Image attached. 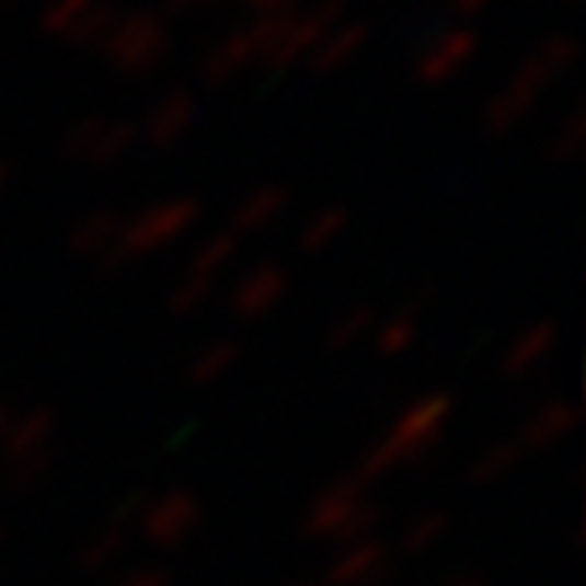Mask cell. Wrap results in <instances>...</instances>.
Listing matches in <instances>:
<instances>
[{"label": "cell", "mask_w": 586, "mask_h": 586, "mask_svg": "<svg viewBox=\"0 0 586 586\" xmlns=\"http://www.w3.org/2000/svg\"><path fill=\"white\" fill-rule=\"evenodd\" d=\"M452 412H457V395H452V391H424V395L407 403V407L391 420V428L367 448V457L358 460L355 476L367 481V485H375V481H383L391 472L415 464L420 457H428L432 448H436V440L444 436V428L452 424Z\"/></svg>", "instance_id": "obj_1"}, {"label": "cell", "mask_w": 586, "mask_h": 586, "mask_svg": "<svg viewBox=\"0 0 586 586\" xmlns=\"http://www.w3.org/2000/svg\"><path fill=\"white\" fill-rule=\"evenodd\" d=\"M574 58H578V45H574L571 37H562V33L545 37L542 45H533V54H529V58L501 82L497 94L489 99L485 115H481L485 135H509V130L521 127V123L538 111V102H542L545 90L571 70Z\"/></svg>", "instance_id": "obj_2"}, {"label": "cell", "mask_w": 586, "mask_h": 586, "mask_svg": "<svg viewBox=\"0 0 586 586\" xmlns=\"http://www.w3.org/2000/svg\"><path fill=\"white\" fill-rule=\"evenodd\" d=\"M346 16L343 0H318L306 9H286V13L261 16L257 25H249L253 42H257L261 70H294L306 66V58L314 54V45L326 37L338 21Z\"/></svg>", "instance_id": "obj_3"}, {"label": "cell", "mask_w": 586, "mask_h": 586, "mask_svg": "<svg viewBox=\"0 0 586 586\" xmlns=\"http://www.w3.org/2000/svg\"><path fill=\"white\" fill-rule=\"evenodd\" d=\"M172 25L159 13H151V9H139V13L115 16L94 49H99L102 66L111 73L147 78V73H156L163 61L172 58Z\"/></svg>", "instance_id": "obj_4"}, {"label": "cell", "mask_w": 586, "mask_h": 586, "mask_svg": "<svg viewBox=\"0 0 586 586\" xmlns=\"http://www.w3.org/2000/svg\"><path fill=\"white\" fill-rule=\"evenodd\" d=\"M375 521H379V501L371 497V485L358 481L355 472H351V476L326 485L310 501V509L301 517V529L314 542L346 545L355 542V538H367L375 529Z\"/></svg>", "instance_id": "obj_5"}, {"label": "cell", "mask_w": 586, "mask_h": 586, "mask_svg": "<svg viewBox=\"0 0 586 586\" xmlns=\"http://www.w3.org/2000/svg\"><path fill=\"white\" fill-rule=\"evenodd\" d=\"M204 204L196 196H168L139 208L135 216H123V232H118V253L115 265L127 261H147L172 249L175 241H184L187 232L200 225Z\"/></svg>", "instance_id": "obj_6"}, {"label": "cell", "mask_w": 586, "mask_h": 586, "mask_svg": "<svg viewBox=\"0 0 586 586\" xmlns=\"http://www.w3.org/2000/svg\"><path fill=\"white\" fill-rule=\"evenodd\" d=\"M139 135L127 118H82L61 135V159L73 168H115L135 151Z\"/></svg>", "instance_id": "obj_7"}, {"label": "cell", "mask_w": 586, "mask_h": 586, "mask_svg": "<svg viewBox=\"0 0 586 586\" xmlns=\"http://www.w3.org/2000/svg\"><path fill=\"white\" fill-rule=\"evenodd\" d=\"M200 526H204V501L192 489H168V493L147 501L143 514H139V533L156 550H180L184 542L196 538Z\"/></svg>", "instance_id": "obj_8"}, {"label": "cell", "mask_w": 586, "mask_h": 586, "mask_svg": "<svg viewBox=\"0 0 586 586\" xmlns=\"http://www.w3.org/2000/svg\"><path fill=\"white\" fill-rule=\"evenodd\" d=\"M476 49H481V37L469 25H448V30L432 33L428 42L420 45V54L412 61V78L428 90L448 87L476 61Z\"/></svg>", "instance_id": "obj_9"}, {"label": "cell", "mask_w": 586, "mask_h": 586, "mask_svg": "<svg viewBox=\"0 0 586 586\" xmlns=\"http://www.w3.org/2000/svg\"><path fill=\"white\" fill-rule=\"evenodd\" d=\"M115 16L118 13L106 0H45L37 25H42L49 42L73 45V49H94Z\"/></svg>", "instance_id": "obj_10"}, {"label": "cell", "mask_w": 586, "mask_h": 586, "mask_svg": "<svg viewBox=\"0 0 586 586\" xmlns=\"http://www.w3.org/2000/svg\"><path fill=\"white\" fill-rule=\"evenodd\" d=\"M289 286H294V273L281 261H257L253 269H244L237 277V286L229 289V314L237 322H265V318L289 298Z\"/></svg>", "instance_id": "obj_11"}, {"label": "cell", "mask_w": 586, "mask_h": 586, "mask_svg": "<svg viewBox=\"0 0 586 586\" xmlns=\"http://www.w3.org/2000/svg\"><path fill=\"white\" fill-rule=\"evenodd\" d=\"M196 123H200V99L192 90H168L143 111V118L135 123V135L151 151H172L196 130Z\"/></svg>", "instance_id": "obj_12"}, {"label": "cell", "mask_w": 586, "mask_h": 586, "mask_svg": "<svg viewBox=\"0 0 586 586\" xmlns=\"http://www.w3.org/2000/svg\"><path fill=\"white\" fill-rule=\"evenodd\" d=\"M391 542L383 538H355V542L338 545V554L330 558L326 586H383L391 578Z\"/></svg>", "instance_id": "obj_13"}, {"label": "cell", "mask_w": 586, "mask_h": 586, "mask_svg": "<svg viewBox=\"0 0 586 586\" xmlns=\"http://www.w3.org/2000/svg\"><path fill=\"white\" fill-rule=\"evenodd\" d=\"M253 70H261V58H257V42H253V33L249 30L225 33V37L204 54V66H200L204 82H208L212 90L232 87V82L249 78Z\"/></svg>", "instance_id": "obj_14"}, {"label": "cell", "mask_w": 586, "mask_h": 586, "mask_svg": "<svg viewBox=\"0 0 586 586\" xmlns=\"http://www.w3.org/2000/svg\"><path fill=\"white\" fill-rule=\"evenodd\" d=\"M367 45H371V25L367 21H338L334 30L314 45V54L306 58L310 73L314 78H334V73L351 70L363 54H367Z\"/></svg>", "instance_id": "obj_15"}, {"label": "cell", "mask_w": 586, "mask_h": 586, "mask_svg": "<svg viewBox=\"0 0 586 586\" xmlns=\"http://www.w3.org/2000/svg\"><path fill=\"white\" fill-rule=\"evenodd\" d=\"M54 436H58V412L49 403H33V407H16L0 460L37 457V452H54Z\"/></svg>", "instance_id": "obj_16"}, {"label": "cell", "mask_w": 586, "mask_h": 586, "mask_svg": "<svg viewBox=\"0 0 586 586\" xmlns=\"http://www.w3.org/2000/svg\"><path fill=\"white\" fill-rule=\"evenodd\" d=\"M578 424V412H574L571 400H550L542 407H533V412L521 420V428H517V448L526 452V457H538V452H550L558 444L566 440Z\"/></svg>", "instance_id": "obj_17"}, {"label": "cell", "mask_w": 586, "mask_h": 586, "mask_svg": "<svg viewBox=\"0 0 586 586\" xmlns=\"http://www.w3.org/2000/svg\"><path fill=\"white\" fill-rule=\"evenodd\" d=\"M558 346V322L554 318H542V322H529L509 338L505 355H501V375L505 379H526L542 367L545 358L554 355Z\"/></svg>", "instance_id": "obj_18"}, {"label": "cell", "mask_w": 586, "mask_h": 586, "mask_svg": "<svg viewBox=\"0 0 586 586\" xmlns=\"http://www.w3.org/2000/svg\"><path fill=\"white\" fill-rule=\"evenodd\" d=\"M118 232H123V212L99 208V212L82 216L78 229L70 232V253L87 265H115Z\"/></svg>", "instance_id": "obj_19"}, {"label": "cell", "mask_w": 586, "mask_h": 586, "mask_svg": "<svg viewBox=\"0 0 586 586\" xmlns=\"http://www.w3.org/2000/svg\"><path fill=\"white\" fill-rule=\"evenodd\" d=\"M420 334H424V306L420 301H403L400 310H391L387 318H375V330H371L375 358L395 363V358H403L420 343Z\"/></svg>", "instance_id": "obj_20"}, {"label": "cell", "mask_w": 586, "mask_h": 586, "mask_svg": "<svg viewBox=\"0 0 586 586\" xmlns=\"http://www.w3.org/2000/svg\"><path fill=\"white\" fill-rule=\"evenodd\" d=\"M289 208V192L277 184H265V187H253L249 196H244L237 208H232V220H229V232L237 241H249V237H257V232H269Z\"/></svg>", "instance_id": "obj_21"}, {"label": "cell", "mask_w": 586, "mask_h": 586, "mask_svg": "<svg viewBox=\"0 0 586 586\" xmlns=\"http://www.w3.org/2000/svg\"><path fill=\"white\" fill-rule=\"evenodd\" d=\"M346 229H351V208L346 204H326L301 220L298 229V253L301 257H322L334 244L343 241Z\"/></svg>", "instance_id": "obj_22"}, {"label": "cell", "mask_w": 586, "mask_h": 586, "mask_svg": "<svg viewBox=\"0 0 586 586\" xmlns=\"http://www.w3.org/2000/svg\"><path fill=\"white\" fill-rule=\"evenodd\" d=\"M237 257H241V241H237L229 229L208 232V237L196 244V253H192L184 273L187 277H200V281H208V286H220L225 273L237 265Z\"/></svg>", "instance_id": "obj_23"}, {"label": "cell", "mask_w": 586, "mask_h": 586, "mask_svg": "<svg viewBox=\"0 0 586 586\" xmlns=\"http://www.w3.org/2000/svg\"><path fill=\"white\" fill-rule=\"evenodd\" d=\"M237 363H241V343L237 338H212L187 358L184 379L192 387H216L237 371Z\"/></svg>", "instance_id": "obj_24"}, {"label": "cell", "mask_w": 586, "mask_h": 586, "mask_svg": "<svg viewBox=\"0 0 586 586\" xmlns=\"http://www.w3.org/2000/svg\"><path fill=\"white\" fill-rule=\"evenodd\" d=\"M127 545H130V533L123 521H111V526H99L94 533H90L87 542L78 545V566L87 574H102V571H111L118 558L127 554Z\"/></svg>", "instance_id": "obj_25"}, {"label": "cell", "mask_w": 586, "mask_h": 586, "mask_svg": "<svg viewBox=\"0 0 586 586\" xmlns=\"http://www.w3.org/2000/svg\"><path fill=\"white\" fill-rule=\"evenodd\" d=\"M444 533H448V514H444V509H424V514H415L412 521L400 529L391 554H400V558L432 554V550L444 542Z\"/></svg>", "instance_id": "obj_26"}, {"label": "cell", "mask_w": 586, "mask_h": 586, "mask_svg": "<svg viewBox=\"0 0 586 586\" xmlns=\"http://www.w3.org/2000/svg\"><path fill=\"white\" fill-rule=\"evenodd\" d=\"M375 330V310L371 306H351V310H343V314L334 318L326 326V334H322V346H326L330 355H351V351H358V343H367Z\"/></svg>", "instance_id": "obj_27"}, {"label": "cell", "mask_w": 586, "mask_h": 586, "mask_svg": "<svg viewBox=\"0 0 586 586\" xmlns=\"http://www.w3.org/2000/svg\"><path fill=\"white\" fill-rule=\"evenodd\" d=\"M521 460H526V452L517 448L514 436H509V440L489 444V448H481V452L472 457V464H469L472 485H481V489L497 485V481H505V476H509V472H514Z\"/></svg>", "instance_id": "obj_28"}, {"label": "cell", "mask_w": 586, "mask_h": 586, "mask_svg": "<svg viewBox=\"0 0 586 586\" xmlns=\"http://www.w3.org/2000/svg\"><path fill=\"white\" fill-rule=\"evenodd\" d=\"M54 469V452H37V457H16V460H0V481L9 493H30L49 476Z\"/></svg>", "instance_id": "obj_29"}, {"label": "cell", "mask_w": 586, "mask_h": 586, "mask_svg": "<svg viewBox=\"0 0 586 586\" xmlns=\"http://www.w3.org/2000/svg\"><path fill=\"white\" fill-rule=\"evenodd\" d=\"M583 139H586V115L583 111H571V115L558 123V130L545 143V159L550 163H574L583 156Z\"/></svg>", "instance_id": "obj_30"}, {"label": "cell", "mask_w": 586, "mask_h": 586, "mask_svg": "<svg viewBox=\"0 0 586 586\" xmlns=\"http://www.w3.org/2000/svg\"><path fill=\"white\" fill-rule=\"evenodd\" d=\"M220 294V286H208V281H200V277H187V273H180V281L172 286V294H168V314L172 318H192L196 310H204L208 301Z\"/></svg>", "instance_id": "obj_31"}, {"label": "cell", "mask_w": 586, "mask_h": 586, "mask_svg": "<svg viewBox=\"0 0 586 586\" xmlns=\"http://www.w3.org/2000/svg\"><path fill=\"white\" fill-rule=\"evenodd\" d=\"M115 586H172V574L159 566H135V571L118 574Z\"/></svg>", "instance_id": "obj_32"}, {"label": "cell", "mask_w": 586, "mask_h": 586, "mask_svg": "<svg viewBox=\"0 0 586 586\" xmlns=\"http://www.w3.org/2000/svg\"><path fill=\"white\" fill-rule=\"evenodd\" d=\"M444 4H448L452 16H476V13H485L493 0H444Z\"/></svg>", "instance_id": "obj_33"}, {"label": "cell", "mask_w": 586, "mask_h": 586, "mask_svg": "<svg viewBox=\"0 0 586 586\" xmlns=\"http://www.w3.org/2000/svg\"><path fill=\"white\" fill-rule=\"evenodd\" d=\"M249 9H257L261 16H273V13H286V9H298V0H244Z\"/></svg>", "instance_id": "obj_34"}, {"label": "cell", "mask_w": 586, "mask_h": 586, "mask_svg": "<svg viewBox=\"0 0 586 586\" xmlns=\"http://www.w3.org/2000/svg\"><path fill=\"white\" fill-rule=\"evenodd\" d=\"M13 403L9 400H0V448H4V436H9V424H13Z\"/></svg>", "instance_id": "obj_35"}, {"label": "cell", "mask_w": 586, "mask_h": 586, "mask_svg": "<svg viewBox=\"0 0 586 586\" xmlns=\"http://www.w3.org/2000/svg\"><path fill=\"white\" fill-rule=\"evenodd\" d=\"M9 187H13V163H9V159H0V200L9 196Z\"/></svg>", "instance_id": "obj_36"}, {"label": "cell", "mask_w": 586, "mask_h": 586, "mask_svg": "<svg viewBox=\"0 0 586 586\" xmlns=\"http://www.w3.org/2000/svg\"><path fill=\"white\" fill-rule=\"evenodd\" d=\"M448 586H481V578H457V583H448Z\"/></svg>", "instance_id": "obj_37"}, {"label": "cell", "mask_w": 586, "mask_h": 586, "mask_svg": "<svg viewBox=\"0 0 586 586\" xmlns=\"http://www.w3.org/2000/svg\"><path fill=\"white\" fill-rule=\"evenodd\" d=\"M4 545H9V533H4V526H0V550H4Z\"/></svg>", "instance_id": "obj_38"}, {"label": "cell", "mask_w": 586, "mask_h": 586, "mask_svg": "<svg viewBox=\"0 0 586 586\" xmlns=\"http://www.w3.org/2000/svg\"><path fill=\"white\" fill-rule=\"evenodd\" d=\"M0 4H13V0H0Z\"/></svg>", "instance_id": "obj_39"}, {"label": "cell", "mask_w": 586, "mask_h": 586, "mask_svg": "<svg viewBox=\"0 0 586 586\" xmlns=\"http://www.w3.org/2000/svg\"><path fill=\"white\" fill-rule=\"evenodd\" d=\"M298 586H314V583H298Z\"/></svg>", "instance_id": "obj_40"}]
</instances>
